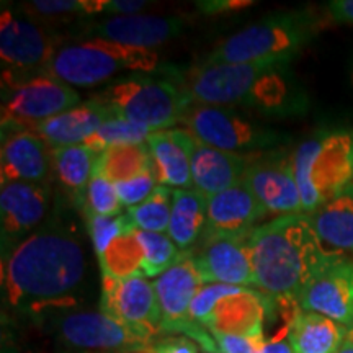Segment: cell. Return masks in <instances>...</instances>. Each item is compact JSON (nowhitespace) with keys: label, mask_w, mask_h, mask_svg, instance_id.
<instances>
[{"label":"cell","mask_w":353,"mask_h":353,"mask_svg":"<svg viewBox=\"0 0 353 353\" xmlns=\"http://www.w3.org/2000/svg\"><path fill=\"white\" fill-rule=\"evenodd\" d=\"M85 272V250L76 229L50 221L2 259L3 303L17 316L32 319L65 311L76 304Z\"/></svg>","instance_id":"1"},{"label":"cell","mask_w":353,"mask_h":353,"mask_svg":"<svg viewBox=\"0 0 353 353\" xmlns=\"http://www.w3.org/2000/svg\"><path fill=\"white\" fill-rule=\"evenodd\" d=\"M255 288L280 306H299L303 293L342 259L322 244L306 214L278 216L247 237Z\"/></svg>","instance_id":"2"},{"label":"cell","mask_w":353,"mask_h":353,"mask_svg":"<svg viewBox=\"0 0 353 353\" xmlns=\"http://www.w3.org/2000/svg\"><path fill=\"white\" fill-rule=\"evenodd\" d=\"M290 64L198 63L180 76L193 103L245 107L265 114L294 113L301 99L288 74Z\"/></svg>","instance_id":"3"},{"label":"cell","mask_w":353,"mask_h":353,"mask_svg":"<svg viewBox=\"0 0 353 353\" xmlns=\"http://www.w3.org/2000/svg\"><path fill=\"white\" fill-rule=\"evenodd\" d=\"M319 20L311 10L273 13L221 41L206 64H290L314 38Z\"/></svg>","instance_id":"4"},{"label":"cell","mask_w":353,"mask_h":353,"mask_svg":"<svg viewBox=\"0 0 353 353\" xmlns=\"http://www.w3.org/2000/svg\"><path fill=\"white\" fill-rule=\"evenodd\" d=\"M303 213H312L353 183V130H322L293 154Z\"/></svg>","instance_id":"5"},{"label":"cell","mask_w":353,"mask_h":353,"mask_svg":"<svg viewBox=\"0 0 353 353\" xmlns=\"http://www.w3.org/2000/svg\"><path fill=\"white\" fill-rule=\"evenodd\" d=\"M94 100L105 105L113 117L152 131H164L180 123L193 105L182 82L175 83L145 74H134L113 82Z\"/></svg>","instance_id":"6"},{"label":"cell","mask_w":353,"mask_h":353,"mask_svg":"<svg viewBox=\"0 0 353 353\" xmlns=\"http://www.w3.org/2000/svg\"><path fill=\"white\" fill-rule=\"evenodd\" d=\"M157 63L159 57L152 50L90 38L57 48L46 74L72 87H95L123 70L152 72Z\"/></svg>","instance_id":"7"},{"label":"cell","mask_w":353,"mask_h":353,"mask_svg":"<svg viewBox=\"0 0 353 353\" xmlns=\"http://www.w3.org/2000/svg\"><path fill=\"white\" fill-rule=\"evenodd\" d=\"M152 283L161 307L162 334H182L195 341L203 350L221 353L213 335L201 324L193 321L190 314L193 299L203 286L193 262V254L183 252L179 262L157 276Z\"/></svg>","instance_id":"8"},{"label":"cell","mask_w":353,"mask_h":353,"mask_svg":"<svg viewBox=\"0 0 353 353\" xmlns=\"http://www.w3.org/2000/svg\"><path fill=\"white\" fill-rule=\"evenodd\" d=\"M51 332L61 345L81 353H141L152 345L100 309L54 312Z\"/></svg>","instance_id":"9"},{"label":"cell","mask_w":353,"mask_h":353,"mask_svg":"<svg viewBox=\"0 0 353 353\" xmlns=\"http://www.w3.org/2000/svg\"><path fill=\"white\" fill-rule=\"evenodd\" d=\"M77 105H81L77 92L48 74L3 85L2 132L34 130Z\"/></svg>","instance_id":"10"},{"label":"cell","mask_w":353,"mask_h":353,"mask_svg":"<svg viewBox=\"0 0 353 353\" xmlns=\"http://www.w3.org/2000/svg\"><path fill=\"white\" fill-rule=\"evenodd\" d=\"M54 39L30 17L3 8L0 17L2 83L12 85L46 72L56 52Z\"/></svg>","instance_id":"11"},{"label":"cell","mask_w":353,"mask_h":353,"mask_svg":"<svg viewBox=\"0 0 353 353\" xmlns=\"http://www.w3.org/2000/svg\"><path fill=\"white\" fill-rule=\"evenodd\" d=\"M180 123L201 143L241 156L272 148L280 141L275 131L224 107L193 103Z\"/></svg>","instance_id":"12"},{"label":"cell","mask_w":353,"mask_h":353,"mask_svg":"<svg viewBox=\"0 0 353 353\" xmlns=\"http://www.w3.org/2000/svg\"><path fill=\"white\" fill-rule=\"evenodd\" d=\"M100 311L149 343L162 334L161 307L154 283L148 278L101 275Z\"/></svg>","instance_id":"13"},{"label":"cell","mask_w":353,"mask_h":353,"mask_svg":"<svg viewBox=\"0 0 353 353\" xmlns=\"http://www.w3.org/2000/svg\"><path fill=\"white\" fill-rule=\"evenodd\" d=\"M51 206L46 183L10 182L0 190V241L2 259L10 255L25 239L43 226Z\"/></svg>","instance_id":"14"},{"label":"cell","mask_w":353,"mask_h":353,"mask_svg":"<svg viewBox=\"0 0 353 353\" xmlns=\"http://www.w3.org/2000/svg\"><path fill=\"white\" fill-rule=\"evenodd\" d=\"M244 183L268 214H303V201L294 176L293 159L273 152L250 157Z\"/></svg>","instance_id":"15"},{"label":"cell","mask_w":353,"mask_h":353,"mask_svg":"<svg viewBox=\"0 0 353 353\" xmlns=\"http://www.w3.org/2000/svg\"><path fill=\"white\" fill-rule=\"evenodd\" d=\"M267 214V210L242 180L236 187L208 198L203 241L249 236L255 224Z\"/></svg>","instance_id":"16"},{"label":"cell","mask_w":353,"mask_h":353,"mask_svg":"<svg viewBox=\"0 0 353 353\" xmlns=\"http://www.w3.org/2000/svg\"><path fill=\"white\" fill-rule=\"evenodd\" d=\"M303 311H311L353 329V259L330 263L307 286L299 299Z\"/></svg>","instance_id":"17"},{"label":"cell","mask_w":353,"mask_h":353,"mask_svg":"<svg viewBox=\"0 0 353 353\" xmlns=\"http://www.w3.org/2000/svg\"><path fill=\"white\" fill-rule=\"evenodd\" d=\"M247 237H226L205 242L193 255L203 285H229L255 288V275Z\"/></svg>","instance_id":"18"},{"label":"cell","mask_w":353,"mask_h":353,"mask_svg":"<svg viewBox=\"0 0 353 353\" xmlns=\"http://www.w3.org/2000/svg\"><path fill=\"white\" fill-rule=\"evenodd\" d=\"M52 149L33 130L2 132V183H44L52 167Z\"/></svg>","instance_id":"19"},{"label":"cell","mask_w":353,"mask_h":353,"mask_svg":"<svg viewBox=\"0 0 353 353\" xmlns=\"http://www.w3.org/2000/svg\"><path fill=\"white\" fill-rule=\"evenodd\" d=\"M183 28L185 20L175 15H128L112 17V19L88 26L87 33L92 38L107 39V41L123 44V46L152 50L182 34Z\"/></svg>","instance_id":"20"},{"label":"cell","mask_w":353,"mask_h":353,"mask_svg":"<svg viewBox=\"0 0 353 353\" xmlns=\"http://www.w3.org/2000/svg\"><path fill=\"white\" fill-rule=\"evenodd\" d=\"M250 157L252 156H241L211 148L193 136L190 148L193 188L210 198L236 187L244 180Z\"/></svg>","instance_id":"21"},{"label":"cell","mask_w":353,"mask_h":353,"mask_svg":"<svg viewBox=\"0 0 353 353\" xmlns=\"http://www.w3.org/2000/svg\"><path fill=\"white\" fill-rule=\"evenodd\" d=\"M193 134L188 130L154 131L149 136V151L152 156L154 172H156L159 185L175 190H195L193 188L192 167H190V148H192Z\"/></svg>","instance_id":"22"},{"label":"cell","mask_w":353,"mask_h":353,"mask_svg":"<svg viewBox=\"0 0 353 353\" xmlns=\"http://www.w3.org/2000/svg\"><path fill=\"white\" fill-rule=\"evenodd\" d=\"M112 118H114L113 113L105 105L92 99L50 118L33 131L41 136L51 149H57L83 144L105 121Z\"/></svg>","instance_id":"23"},{"label":"cell","mask_w":353,"mask_h":353,"mask_svg":"<svg viewBox=\"0 0 353 353\" xmlns=\"http://www.w3.org/2000/svg\"><path fill=\"white\" fill-rule=\"evenodd\" d=\"M306 216L327 249L353 254V183Z\"/></svg>","instance_id":"24"},{"label":"cell","mask_w":353,"mask_h":353,"mask_svg":"<svg viewBox=\"0 0 353 353\" xmlns=\"http://www.w3.org/2000/svg\"><path fill=\"white\" fill-rule=\"evenodd\" d=\"M350 329L317 312L299 309L288 322L293 353H337Z\"/></svg>","instance_id":"25"},{"label":"cell","mask_w":353,"mask_h":353,"mask_svg":"<svg viewBox=\"0 0 353 353\" xmlns=\"http://www.w3.org/2000/svg\"><path fill=\"white\" fill-rule=\"evenodd\" d=\"M208 198L196 190H174L167 236L182 252L198 244L206 228Z\"/></svg>","instance_id":"26"},{"label":"cell","mask_w":353,"mask_h":353,"mask_svg":"<svg viewBox=\"0 0 353 353\" xmlns=\"http://www.w3.org/2000/svg\"><path fill=\"white\" fill-rule=\"evenodd\" d=\"M52 170L64 188L77 196L79 203H83L85 190L94 175L99 154L87 148L85 144L65 145L51 151Z\"/></svg>","instance_id":"27"},{"label":"cell","mask_w":353,"mask_h":353,"mask_svg":"<svg viewBox=\"0 0 353 353\" xmlns=\"http://www.w3.org/2000/svg\"><path fill=\"white\" fill-rule=\"evenodd\" d=\"M154 169L148 143L114 145L99 154L94 174L103 175L112 183H120Z\"/></svg>","instance_id":"28"},{"label":"cell","mask_w":353,"mask_h":353,"mask_svg":"<svg viewBox=\"0 0 353 353\" xmlns=\"http://www.w3.org/2000/svg\"><path fill=\"white\" fill-rule=\"evenodd\" d=\"M174 190L165 185H157L156 190L141 205L126 211L132 226L141 231L165 234L169 229Z\"/></svg>","instance_id":"29"},{"label":"cell","mask_w":353,"mask_h":353,"mask_svg":"<svg viewBox=\"0 0 353 353\" xmlns=\"http://www.w3.org/2000/svg\"><path fill=\"white\" fill-rule=\"evenodd\" d=\"M152 132L154 131L149 128L114 117L112 120L105 121L83 144L94 152L101 154L114 145L145 143Z\"/></svg>","instance_id":"30"},{"label":"cell","mask_w":353,"mask_h":353,"mask_svg":"<svg viewBox=\"0 0 353 353\" xmlns=\"http://www.w3.org/2000/svg\"><path fill=\"white\" fill-rule=\"evenodd\" d=\"M121 206L114 183L100 174L92 175L83 196L85 216H117L121 213Z\"/></svg>","instance_id":"31"},{"label":"cell","mask_w":353,"mask_h":353,"mask_svg":"<svg viewBox=\"0 0 353 353\" xmlns=\"http://www.w3.org/2000/svg\"><path fill=\"white\" fill-rule=\"evenodd\" d=\"M85 218L87 231L94 244L97 257H100L107 250V247L131 224L126 213L117 216H85Z\"/></svg>","instance_id":"32"},{"label":"cell","mask_w":353,"mask_h":353,"mask_svg":"<svg viewBox=\"0 0 353 353\" xmlns=\"http://www.w3.org/2000/svg\"><path fill=\"white\" fill-rule=\"evenodd\" d=\"M21 10L41 19H59L70 15H95V0H33Z\"/></svg>","instance_id":"33"},{"label":"cell","mask_w":353,"mask_h":353,"mask_svg":"<svg viewBox=\"0 0 353 353\" xmlns=\"http://www.w3.org/2000/svg\"><path fill=\"white\" fill-rule=\"evenodd\" d=\"M159 185L157 176L154 169L145 170L143 174L132 176L130 180H125V182L114 183V188H117L118 198H120L121 205L126 206L128 210L132 208V206H138L144 200H148L149 195L156 190Z\"/></svg>","instance_id":"34"},{"label":"cell","mask_w":353,"mask_h":353,"mask_svg":"<svg viewBox=\"0 0 353 353\" xmlns=\"http://www.w3.org/2000/svg\"><path fill=\"white\" fill-rule=\"evenodd\" d=\"M221 353H262L265 341L236 334H211Z\"/></svg>","instance_id":"35"},{"label":"cell","mask_w":353,"mask_h":353,"mask_svg":"<svg viewBox=\"0 0 353 353\" xmlns=\"http://www.w3.org/2000/svg\"><path fill=\"white\" fill-rule=\"evenodd\" d=\"M148 353H200V345L185 335H167L154 342Z\"/></svg>","instance_id":"36"},{"label":"cell","mask_w":353,"mask_h":353,"mask_svg":"<svg viewBox=\"0 0 353 353\" xmlns=\"http://www.w3.org/2000/svg\"><path fill=\"white\" fill-rule=\"evenodd\" d=\"M148 6V0H95V13H112L118 17L138 15V12Z\"/></svg>","instance_id":"37"},{"label":"cell","mask_w":353,"mask_h":353,"mask_svg":"<svg viewBox=\"0 0 353 353\" xmlns=\"http://www.w3.org/2000/svg\"><path fill=\"white\" fill-rule=\"evenodd\" d=\"M198 10L216 15V13H226L234 10H242L254 6L252 0H205V2H196Z\"/></svg>","instance_id":"38"},{"label":"cell","mask_w":353,"mask_h":353,"mask_svg":"<svg viewBox=\"0 0 353 353\" xmlns=\"http://www.w3.org/2000/svg\"><path fill=\"white\" fill-rule=\"evenodd\" d=\"M330 20L337 23L353 25V0H334L327 3Z\"/></svg>","instance_id":"39"},{"label":"cell","mask_w":353,"mask_h":353,"mask_svg":"<svg viewBox=\"0 0 353 353\" xmlns=\"http://www.w3.org/2000/svg\"><path fill=\"white\" fill-rule=\"evenodd\" d=\"M337 353H353V332L350 330V334L347 335L345 342L342 343V347L339 348Z\"/></svg>","instance_id":"40"},{"label":"cell","mask_w":353,"mask_h":353,"mask_svg":"<svg viewBox=\"0 0 353 353\" xmlns=\"http://www.w3.org/2000/svg\"><path fill=\"white\" fill-rule=\"evenodd\" d=\"M352 83H353V70H352Z\"/></svg>","instance_id":"41"},{"label":"cell","mask_w":353,"mask_h":353,"mask_svg":"<svg viewBox=\"0 0 353 353\" xmlns=\"http://www.w3.org/2000/svg\"><path fill=\"white\" fill-rule=\"evenodd\" d=\"M352 332H353V329H352Z\"/></svg>","instance_id":"42"}]
</instances>
